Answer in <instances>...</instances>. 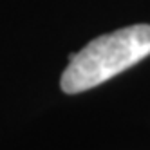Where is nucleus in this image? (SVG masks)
Returning <instances> with one entry per match:
<instances>
[{
  "label": "nucleus",
  "mask_w": 150,
  "mask_h": 150,
  "mask_svg": "<svg viewBox=\"0 0 150 150\" xmlns=\"http://www.w3.org/2000/svg\"><path fill=\"white\" fill-rule=\"evenodd\" d=\"M150 56V25L136 24L101 35L69 56L62 74V91L78 94L105 83Z\"/></svg>",
  "instance_id": "nucleus-1"
}]
</instances>
